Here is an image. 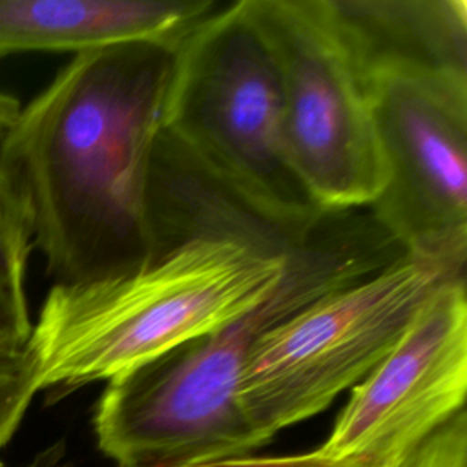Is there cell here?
Here are the masks:
<instances>
[{
  "label": "cell",
  "instance_id": "cell-2",
  "mask_svg": "<svg viewBox=\"0 0 467 467\" xmlns=\"http://www.w3.org/2000/svg\"><path fill=\"white\" fill-rule=\"evenodd\" d=\"M288 254L192 239L131 274L53 285L27 339L38 392L109 381L224 327L268 294Z\"/></svg>",
  "mask_w": 467,
  "mask_h": 467
},
{
  "label": "cell",
  "instance_id": "cell-10",
  "mask_svg": "<svg viewBox=\"0 0 467 467\" xmlns=\"http://www.w3.org/2000/svg\"><path fill=\"white\" fill-rule=\"evenodd\" d=\"M31 248L29 213L0 170V292L24 316H29L26 272Z\"/></svg>",
  "mask_w": 467,
  "mask_h": 467
},
{
  "label": "cell",
  "instance_id": "cell-14",
  "mask_svg": "<svg viewBox=\"0 0 467 467\" xmlns=\"http://www.w3.org/2000/svg\"><path fill=\"white\" fill-rule=\"evenodd\" d=\"M31 317L20 314L0 292V341L24 345L31 336Z\"/></svg>",
  "mask_w": 467,
  "mask_h": 467
},
{
  "label": "cell",
  "instance_id": "cell-13",
  "mask_svg": "<svg viewBox=\"0 0 467 467\" xmlns=\"http://www.w3.org/2000/svg\"><path fill=\"white\" fill-rule=\"evenodd\" d=\"M192 467H336L330 462L323 460L316 451L305 454H288V456H243L221 462H210Z\"/></svg>",
  "mask_w": 467,
  "mask_h": 467
},
{
  "label": "cell",
  "instance_id": "cell-1",
  "mask_svg": "<svg viewBox=\"0 0 467 467\" xmlns=\"http://www.w3.org/2000/svg\"><path fill=\"white\" fill-rule=\"evenodd\" d=\"M181 35L73 55L2 135L0 170L53 285L124 275L155 259L150 171Z\"/></svg>",
  "mask_w": 467,
  "mask_h": 467
},
{
  "label": "cell",
  "instance_id": "cell-5",
  "mask_svg": "<svg viewBox=\"0 0 467 467\" xmlns=\"http://www.w3.org/2000/svg\"><path fill=\"white\" fill-rule=\"evenodd\" d=\"M279 73L292 166L325 212L368 208L383 184L370 93L330 0H243Z\"/></svg>",
  "mask_w": 467,
  "mask_h": 467
},
{
  "label": "cell",
  "instance_id": "cell-11",
  "mask_svg": "<svg viewBox=\"0 0 467 467\" xmlns=\"http://www.w3.org/2000/svg\"><path fill=\"white\" fill-rule=\"evenodd\" d=\"M36 394L38 381L29 345L0 341V451L20 427Z\"/></svg>",
  "mask_w": 467,
  "mask_h": 467
},
{
  "label": "cell",
  "instance_id": "cell-3",
  "mask_svg": "<svg viewBox=\"0 0 467 467\" xmlns=\"http://www.w3.org/2000/svg\"><path fill=\"white\" fill-rule=\"evenodd\" d=\"M162 131L263 217L305 232L327 213L292 166L277 66L243 0L177 38Z\"/></svg>",
  "mask_w": 467,
  "mask_h": 467
},
{
  "label": "cell",
  "instance_id": "cell-8",
  "mask_svg": "<svg viewBox=\"0 0 467 467\" xmlns=\"http://www.w3.org/2000/svg\"><path fill=\"white\" fill-rule=\"evenodd\" d=\"M215 0H0V57L84 53L170 38L212 13Z\"/></svg>",
  "mask_w": 467,
  "mask_h": 467
},
{
  "label": "cell",
  "instance_id": "cell-12",
  "mask_svg": "<svg viewBox=\"0 0 467 467\" xmlns=\"http://www.w3.org/2000/svg\"><path fill=\"white\" fill-rule=\"evenodd\" d=\"M394 467H467V414L458 412Z\"/></svg>",
  "mask_w": 467,
  "mask_h": 467
},
{
  "label": "cell",
  "instance_id": "cell-6",
  "mask_svg": "<svg viewBox=\"0 0 467 467\" xmlns=\"http://www.w3.org/2000/svg\"><path fill=\"white\" fill-rule=\"evenodd\" d=\"M383 162L368 206L409 255L467 263V71L409 62L363 69Z\"/></svg>",
  "mask_w": 467,
  "mask_h": 467
},
{
  "label": "cell",
  "instance_id": "cell-7",
  "mask_svg": "<svg viewBox=\"0 0 467 467\" xmlns=\"http://www.w3.org/2000/svg\"><path fill=\"white\" fill-rule=\"evenodd\" d=\"M467 394L465 275L441 285L400 343L352 387L316 452L336 467H394L458 412Z\"/></svg>",
  "mask_w": 467,
  "mask_h": 467
},
{
  "label": "cell",
  "instance_id": "cell-4",
  "mask_svg": "<svg viewBox=\"0 0 467 467\" xmlns=\"http://www.w3.org/2000/svg\"><path fill=\"white\" fill-rule=\"evenodd\" d=\"M463 275L465 268L403 254L261 334L239 385L255 431L270 441L325 410L400 343L441 285Z\"/></svg>",
  "mask_w": 467,
  "mask_h": 467
},
{
  "label": "cell",
  "instance_id": "cell-16",
  "mask_svg": "<svg viewBox=\"0 0 467 467\" xmlns=\"http://www.w3.org/2000/svg\"><path fill=\"white\" fill-rule=\"evenodd\" d=\"M0 467H4V465H2V463H0Z\"/></svg>",
  "mask_w": 467,
  "mask_h": 467
},
{
  "label": "cell",
  "instance_id": "cell-9",
  "mask_svg": "<svg viewBox=\"0 0 467 467\" xmlns=\"http://www.w3.org/2000/svg\"><path fill=\"white\" fill-rule=\"evenodd\" d=\"M361 69L409 62L467 71L465 0H330Z\"/></svg>",
  "mask_w": 467,
  "mask_h": 467
},
{
  "label": "cell",
  "instance_id": "cell-15",
  "mask_svg": "<svg viewBox=\"0 0 467 467\" xmlns=\"http://www.w3.org/2000/svg\"><path fill=\"white\" fill-rule=\"evenodd\" d=\"M20 108H22V104L16 97H13L11 93L0 91V139L7 131V128L13 124V120L16 119Z\"/></svg>",
  "mask_w": 467,
  "mask_h": 467
}]
</instances>
